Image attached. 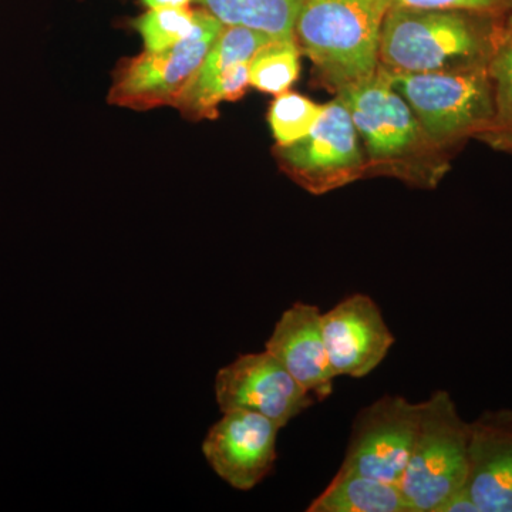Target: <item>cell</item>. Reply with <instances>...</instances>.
<instances>
[{"mask_svg":"<svg viewBox=\"0 0 512 512\" xmlns=\"http://www.w3.org/2000/svg\"><path fill=\"white\" fill-rule=\"evenodd\" d=\"M336 96L359 134L367 177L393 178L420 190L439 187L450 171V154L430 140L383 70Z\"/></svg>","mask_w":512,"mask_h":512,"instance_id":"obj_1","label":"cell"},{"mask_svg":"<svg viewBox=\"0 0 512 512\" xmlns=\"http://www.w3.org/2000/svg\"><path fill=\"white\" fill-rule=\"evenodd\" d=\"M500 22L457 10L390 6L380 32L379 69L426 73L487 62Z\"/></svg>","mask_w":512,"mask_h":512,"instance_id":"obj_2","label":"cell"},{"mask_svg":"<svg viewBox=\"0 0 512 512\" xmlns=\"http://www.w3.org/2000/svg\"><path fill=\"white\" fill-rule=\"evenodd\" d=\"M387 0H305L293 37L322 86L335 94L379 69V42Z\"/></svg>","mask_w":512,"mask_h":512,"instance_id":"obj_3","label":"cell"},{"mask_svg":"<svg viewBox=\"0 0 512 512\" xmlns=\"http://www.w3.org/2000/svg\"><path fill=\"white\" fill-rule=\"evenodd\" d=\"M387 76L430 140L448 154L471 138L478 140L490 126L493 92L487 62Z\"/></svg>","mask_w":512,"mask_h":512,"instance_id":"obj_4","label":"cell"},{"mask_svg":"<svg viewBox=\"0 0 512 512\" xmlns=\"http://www.w3.org/2000/svg\"><path fill=\"white\" fill-rule=\"evenodd\" d=\"M471 423L458 413L446 390L421 402L419 431L402 480L412 512H440L466 488Z\"/></svg>","mask_w":512,"mask_h":512,"instance_id":"obj_5","label":"cell"},{"mask_svg":"<svg viewBox=\"0 0 512 512\" xmlns=\"http://www.w3.org/2000/svg\"><path fill=\"white\" fill-rule=\"evenodd\" d=\"M275 154L285 174L313 195H325L367 177L359 134L338 96L323 106L308 136L291 146H276Z\"/></svg>","mask_w":512,"mask_h":512,"instance_id":"obj_6","label":"cell"},{"mask_svg":"<svg viewBox=\"0 0 512 512\" xmlns=\"http://www.w3.org/2000/svg\"><path fill=\"white\" fill-rule=\"evenodd\" d=\"M224 26L207 10L195 9V25L185 39L160 52L146 50L124 63L111 90V101L134 109L175 106Z\"/></svg>","mask_w":512,"mask_h":512,"instance_id":"obj_7","label":"cell"},{"mask_svg":"<svg viewBox=\"0 0 512 512\" xmlns=\"http://www.w3.org/2000/svg\"><path fill=\"white\" fill-rule=\"evenodd\" d=\"M421 403L399 394H384L363 407L353 420L352 434L340 471H352L402 484L419 431Z\"/></svg>","mask_w":512,"mask_h":512,"instance_id":"obj_8","label":"cell"},{"mask_svg":"<svg viewBox=\"0 0 512 512\" xmlns=\"http://www.w3.org/2000/svg\"><path fill=\"white\" fill-rule=\"evenodd\" d=\"M215 399L222 413H258L281 429L318 402L266 350L238 356L222 367L215 376Z\"/></svg>","mask_w":512,"mask_h":512,"instance_id":"obj_9","label":"cell"},{"mask_svg":"<svg viewBox=\"0 0 512 512\" xmlns=\"http://www.w3.org/2000/svg\"><path fill=\"white\" fill-rule=\"evenodd\" d=\"M281 427L258 413L232 410L208 430L202 453L212 470L239 491H249L274 470Z\"/></svg>","mask_w":512,"mask_h":512,"instance_id":"obj_10","label":"cell"},{"mask_svg":"<svg viewBox=\"0 0 512 512\" xmlns=\"http://www.w3.org/2000/svg\"><path fill=\"white\" fill-rule=\"evenodd\" d=\"M322 329L330 365L338 377L370 375L396 342L379 305L365 293H353L322 313Z\"/></svg>","mask_w":512,"mask_h":512,"instance_id":"obj_11","label":"cell"},{"mask_svg":"<svg viewBox=\"0 0 512 512\" xmlns=\"http://www.w3.org/2000/svg\"><path fill=\"white\" fill-rule=\"evenodd\" d=\"M272 37L245 26H224L200 70L175 106L191 117L214 119L225 101H237L247 93L249 63Z\"/></svg>","mask_w":512,"mask_h":512,"instance_id":"obj_12","label":"cell"},{"mask_svg":"<svg viewBox=\"0 0 512 512\" xmlns=\"http://www.w3.org/2000/svg\"><path fill=\"white\" fill-rule=\"evenodd\" d=\"M266 352L275 356L306 392L318 402L333 393L336 376L323 338L322 312L316 305L295 302L282 313L266 340Z\"/></svg>","mask_w":512,"mask_h":512,"instance_id":"obj_13","label":"cell"},{"mask_svg":"<svg viewBox=\"0 0 512 512\" xmlns=\"http://www.w3.org/2000/svg\"><path fill=\"white\" fill-rule=\"evenodd\" d=\"M466 490L480 512H512V410L471 423Z\"/></svg>","mask_w":512,"mask_h":512,"instance_id":"obj_14","label":"cell"},{"mask_svg":"<svg viewBox=\"0 0 512 512\" xmlns=\"http://www.w3.org/2000/svg\"><path fill=\"white\" fill-rule=\"evenodd\" d=\"M308 512H412L402 487L377 478L338 471Z\"/></svg>","mask_w":512,"mask_h":512,"instance_id":"obj_15","label":"cell"},{"mask_svg":"<svg viewBox=\"0 0 512 512\" xmlns=\"http://www.w3.org/2000/svg\"><path fill=\"white\" fill-rule=\"evenodd\" d=\"M487 70L493 92V117L478 141L495 151L512 154V13L498 25Z\"/></svg>","mask_w":512,"mask_h":512,"instance_id":"obj_16","label":"cell"},{"mask_svg":"<svg viewBox=\"0 0 512 512\" xmlns=\"http://www.w3.org/2000/svg\"><path fill=\"white\" fill-rule=\"evenodd\" d=\"M225 26H245L271 36L293 37L296 18L305 0H197Z\"/></svg>","mask_w":512,"mask_h":512,"instance_id":"obj_17","label":"cell"},{"mask_svg":"<svg viewBox=\"0 0 512 512\" xmlns=\"http://www.w3.org/2000/svg\"><path fill=\"white\" fill-rule=\"evenodd\" d=\"M301 50L295 37L272 39L249 63V84L262 93L288 92L301 73Z\"/></svg>","mask_w":512,"mask_h":512,"instance_id":"obj_18","label":"cell"},{"mask_svg":"<svg viewBox=\"0 0 512 512\" xmlns=\"http://www.w3.org/2000/svg\"><path fill=\"white\" fill-rule=\"evenodd\" d=\"M323 106L299 93L278 94L268 113V123L276 146H291L308 136L322 116Z\"/></svg>","mask_w":512,"mask_h":512,"instance_id":"obj_19","label":"cell"},{"mask_svg":"<svg viewBox=\"0 0 512 512\" xmlns=\"http://www.w3.org/2000/svg\"><path fill=\"white\" fill-rule=\"evenodd\" d=\"M195 25V9L181 8L148 9L134 20L133 26L143 39L147 52H160L190 35Z\"/></svg>","mask_w":512,"mask_h":512,"instance_id":"obj_20","label":"cell"},{"mask_svg":"<svg viewBox=\"0 0 512 512\" xmlns=\"http://www.w3.org/2000/svg\"><path fill=\"white\" fill-rule=\"evenodd\" d=\"M390 6L457 10L488 18L503 19L512 13V0H387Z\"/></svg>","mask_w":512,"mask_h":512,"instance_id":"obj_21","label":"cell"},{"mask_svg":"<svg viewBox=\"0 0 512 512\" xmlns=\"http://www.w3.org/2000/svg\"><path fill=\"white\" fill-rule=\"evenodd\" d=\"M440 512H480L471 495L467 493L466 488L460 493L453 495L446 504L441 507Z\"/></svg>","mask_w":512,"mask_h":512,"instance_id":"obj_22","label":"cell"},{"mask_svg":"<svg viewBox=\"0 0 512 512\" xmlns=\"http://www.w3.org/2000/svg\"><path fill=\"white\" fill-rule=\"evenodd\" d=\"M147 9H163V8H181V6H190L192 2L197 0H141Z\"/></svg>","mask_w":512,"mask_h":512,"instance_id":"obj_23","label":"cell"}]
</instances>
